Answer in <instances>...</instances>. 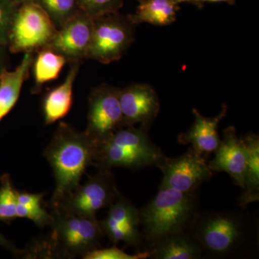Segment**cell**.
<instances>
[{"mask_svg":"<svg viewBox=\"0 0 259 259\" xmlns=\"http://www.w3.org/2000/svg\"><path fill=\"white\" fill-rule=\"evenodd\" d=\"M245 209L199 211L189 232L202 248L203 257L238 258L255 253L258 223Z\"/></svg>","mask_w":259,"mask_h":259,"instance_id":"cell-1","label":"cell"},{"mask_svg":"<svg viewBox=\"0 0 259 259\" xmlns=\"http://www.w3.org/2000/svg\"><path fill=\"white\" fill-rule=\"evenodd\" d=\"M97 146L84 132L61 122L44 152L50 163L56 187L52 207L61 203L80 185L89 166L93 165Z\"/></svg>","mask_w":259,"mask_h":259,"instance_id":"cell-2","label":"cell"},{"mask_svg":"<svg viewBox=\"0 0 259 259\" xmlns=\"http://www.w3.org/2000/svg\"><path fill=\"white\" fill-rule=\"evenodd\" d=\"M199 210V192L159 188L154 198L139 210L144 250L167 237L189 231Z\"/></svg>","mask_w":259,"mask_h":259,"instance_id":"cell-3","label":"cell"},{"mask_svg":"<svg viewBox=\"0 0 259 259\" xmlns=\"http://www.w3.org/2000/svg\"><path fill=\"white\" fill-rule=\"evenodd\" d=\"M149 128L144 125L120 127L97 146L93 166L102 171L115 167L136 171L145 167L158 166L166 156L151 141Z\"/></svg>","mask_w":259,"mask_h":259,"instance_id":"cell-4","label":"cell"},{"mask_svg":"<svg viewBox=\"0 0 259 259\" xmlns=\"http://www.w3.org/2000/svg\"><path fill=\"white\" fill-rule=\"evenodd\" d=\"M51 227L53 248L64 256H84L89 252L101 247L102 231L97 217H86L66 212L53 207Z\"/></svg>","mask_w":259,"mask_h":259,"instance_id":"cell-5","label":"cell"},{"mask_svg":"<svg viewBox=\"0 0 259 259\" xmlns=\"http://www.w3.org/2000/svg\"><path fill=\"white\" fill-rule=\"evenodd\" d=\"M58 28L50 17L32 1L18 5L8 38L10 52H36L49 45Z\"/></svg>","mask_w":259,"mask_h":259,"instance_id":"cell-6","label":"cell"},{"mask_svg":"<svg viewBox=\"0 0 259 259\" xmlns=\"http://www.w3.org/2000/svg\"><path fill=\"white\" fill-rule=\"evenodd\" d=\"M135 27L127 16L119 13L93 18L87 59L103 64L120 60L134 41Z\"/></svg>","mask_w":259,"mask_h":259,"instance_id":"cell-7","label":"cell"},{"mask_svg":"<svg viewBox=\"0 0 259 259\" xmlns=\"http://www.w3.org/2000/svg\"><path fill=\"white\" fill-rule=\"evenodd\" d=\"M119 89L102 83L89 95L88 125L84 133L96 146L105 143L122 125Z\"/></svg>","mask_w":259,"mask_h":259,"instance_id":"cell-8","label":"cell"},{"mask_svg":"<svg viewBox=\"0 0 259 259\" xmlns=\"http://www.w3.org/2000/svg\"><path fill=\"white\" fill-rule=\"evenodd\" d=\"M115 177L110 170L98 172L83 185L81 184L68 194L59 207L70 214L86 217H96L100 209L110 207L117 197L118 192Z\"/></svg>","mask_w":259,"mask_h":259,"instance_id":"cell-9","label":"cell"},{"mask_svg":"<svg viewBox=\"0 0 259 259\" xmlns=\"http://www.w3.org/2000/svg\"><path fill=\"white\" fill-rule=\"evenodd\" d=\"M157 167L163 175L160 188L171 189L184 193L199 192L202 184L212 176L205 156L191 148L178 157L165 156Z\"/></svg>","mask_w":259,"mask_h":259,"instance_id":"cell-10","label":"cell"},{"mask_svg":"<svg viewBox=\"0 0 259 259\" xmlns=\"http://www.w3.org/2000/svg\"><path fill=\"white\" fill-rule=\"evenodd\" d=\"M108 208L106 218L100 221L105 236L115 245L122 242L126 246L144 248L139 209L120 191Z\"/></svg>","mask_w":259,"mask_h":259,"instance_id":"cell-11","label":"cell"},{"mask_svg":"<svg viewBox=\"0 0 259 259\" xmlns=\"http://www.w3.org/2000/svg\"><path fill=\"white\" fill-rule=\"evenodd\" d=\"M93 28V18L79 11L58 29L55 36L46 48L64 56L69 63L83 61L88 56Z\"/></svg>","mask_w":259,"mask_h":259,"instance_id":"cell-12","label":"cell"},{"mask_svg":"<svg viewBox=\"0 0 259 259\" xmlns=\"http://www.w3.org/2000/svg\"><path fill=\"white\" fill-rule=\"evenodd\" d=\"M122 125L139 124L150 127L160 111V101L154 89L146 83H134L119 89Z\"/></svg>","mask_w":259,"mask_h":259,"instance_id":"cell-13","label":"cell"},{"mask_svg":"<svg viewBox=\"0 0 259 259\" xmlns=\"http://www.w3.org/2000/svg\"><path fill=\"white\" fill-rule=\"evenodd\" d=\"M208 163L211 171L226 172L243 189L248 161V150L243 138L237 136L234 126L223 131V139Z\"/></svg>","mask_w":259,"mask_h":259,"instance_id":"cell-14","label":"cell"},{"mask_svg":"<svg viewBox=\"0 0 259 259\" xmlns=\"http://www.w3.org/2000/svg\"><path fill=\"white\" fill-rule=\"evenodd\" d=\"M227 112L228 106L225 104L221 112L214 117H204L198 110L193 109V125L187 132L179 136L178 142L181 144L192 145L191 148L202 156H208L214 153L221 144L218 133L220 122L226 117Z\"/></svg>","mask_w":259,"mask_h":259,"instance_id":"cell-15","label":"cell"},{"mask_svg":"<svg viewBox=\"0 0 259 259\" xmlns=\"http://www.w3.org/2000/svg\"><path fill=\"white\" fill-rule=\"evenodd\" d=\"M69 69L64 82L45 95L42 101V113L47 125H52L64 118L72 107L73 87L82 61L69 62Z\"/></svg>","mask_w":259,"mask_h":259,"instance_id":"cell-16","label":"cell"},{"mask_svg":"<svg viewBox=\"0 0 259 259\" xmlns=\"http://www.w3.org/2000/svg\"><path fill=\"white\" fill-rule=\"evenodd\" d=\"M35 53H25L21 63L13 71L4 68L0 73V122L18 102L24 82L32 69Z\"/></svg>","mask_w":259,"mask_h":259,"instance_id":"cell-17","label":"cell"},{"mask_svg":"<svg viewBox=\"0 0 259 259\" xmlns=\"http://www.w3.org/2000/svg\"><path fill=\"white\" fill-rule=\"evenodd\" d=\"M153 259H199L203 252L198 242L189 231L172 235L158 242L149 250Z\"/></svg>","mask_w":259,"mask_h":259,"instance_id":"cell-18","label":"cell"},{"mask_svg":"<svg viewBox=\"0 0 259 259\" xmlns=\"http://www.w3.org/2000/svg\"><path fill=\"white\" fill-rule=\"evenodd\" d=\"M242 138L248 150V161L238 207L246 208L248 204L259 199V137L258 135L250 133Z\"/></svg>","mask_w":259,"mask_h":259,"instance_id":"cell-19","label":"cell"},{"mask_svg":"<svg viewBox=\"0 0 259 259\" xmlns=\"http://www.w3.org/2000/svg\"><path fill=\"white\" fill-rule=\"evenodd\" d=\"M139 3L134 14L127 18L134 25L147 23L158 26H166L177 20L179 5L170 0H137Z\"/></svg>","mask_w":259,"mask_h":259,"instance_id":"cell-20","label":"cell"},{"mask_svg":"<svg viewBox=\"0 0 259 259\" xmlns=\"http://www.w3.org/2000/svg\"><path fill=\"white\" fill-rule=\"evenodd\" d=\"M66 63L69 61L64 56L47 48L37 51L32 66L34 79L32 93H40L46 83L57 79Z\"/></svg>","mask_w":259,"mask_h":259,"instance_id":"cell-21","label":"cell"},{"mask_svg":"<svg viewBox=\"0 0 259 259\" xmlns=\"http://www.w3.org/2000/svg\"><path fill=\"white\" fill-rule=\"evenodd\" d=\"M44 194H32L18 192L17 218H26L39 228L50 226L53 222V214L42 208Z\"/></svg>","mask_w":259,"mask_h":259,"instance_id":"cell-22","label":"cell"},{"mask_svg":"<svg viewBox=\"0 0 259 259\" xmlns=\"http://www.w3.org/2000/svg\"><path fill=\"white\" fill-rule=\"evenodd\" d=\"M50 17L56 28H61L80 11L76 0H32Z\"/></svg>","mask_w":259,"mask_h":259,"instance_id":"cell-23","label":"cell"},{"mask_svg":"<svg viewBox=\"0 0 259 259\" xmlns=\"http://www.w3.org/2000/svg\"><path fill=\"white\" fill-rule=\"evenodd\" d=\"M18 191L13 187L8 174L1 177L0 186V222L8 223L16 219Z\"/></svg>","mask_w":259,"mask_h":259,"instance_id":"cell-24","label":"cell"},{"mask_svg":"<svg viewBox=\"0 0 259 259\" xmlns=\"http://www.w3.org/2000/svg\"><path fill=\"white\" fill-rule=\"evenodd\" d=\"M80 11L92 18L119 13L124 0H76Z\"/></svg>","mask_w":259,"mask_h":259,"instance_id":"cell-25","label":"cell"},{"mask_svg":"<svg viewBox=\"0 0 259 259\" xmlns=\"http://www.w3.org/2000/svg\"><path fill=\"white\" fill-rule=\"evenodd\" d=\"M18 5L11 0H0V47H8L13 17Z\"/></svg>","mask_w":259,"mask_h":259,"instance_id":"cell-26","label":"cell"},{"mask_svg":"<svg viewBox=\"0 0 259 259\" xmlns=\"http://www.w3.org/2000/svg\"><path fill=\"white\" fill-rule=\"evenodd\" d=\"M149 258V252L148 250L137 252L136 254H128L124 250L116 247L101 248L92 250L87 253L83 258L84 259H146Z\"/></svg>","mask_w":259,"mask_h":259,"instance_id":"cell-27","label":"cell"},{"mask_svg":"<svg viewBox=\"0 0 259 259\" xmlns=\"http://www.w3.org/2000/svg\"><path fill=\"white\" fill-rule=\"evenodd\" d=\"M226 3L229 5H234L235 3H236V0H191L190 3L197 5V7L200 8V7L204 5V3Z\"/></svg>","mask_w":259,"mask_h":259,"instance_id":"cell-28","label":"cell"},{"mask_svg":"<svg viewBox=\"0 0 259 259\" xmlns=\"http://www.w3.org/2000/svg\"><path fill=\"white\" fill-rule=\"evenodd\" d=\"M0 245H1V246L4 247L5 248H7V249L10 250V251L13 252V253H20V250L17 249L14 245L12 244V243H10V242L8 241L7 238H5V237L1 234V233H0Z\"/></svg>","mask_w":259,"mask_h":259,"instance_id":"cell-29","label":"cell"},{"mask_svg":"<svg viewBox=\"0 0 259 259\" xmlns=\"http://www.w3.org/2000/svg\"><path fill=\"white\" fill-rule=\"evenodd\" d=\"M5 48L0 47V73L4 69V63H5Z\"/></svg>","mask_w":259,"mask_h":259,"instance_id":"cell-30","label":"cell"},{"mask_svg":"<svg viewBox=\"0 0 259 259\" xmlns=\"http://www.w3.org/2000/svg\"><path fill=\"white\" fill-rule=\"evenodd\" d=\"M170 1L177 5L180 4V3H191V0H170Z\"/></svg>","mask_w":259,"mask_h":259,"instance_id":"cell-31","label":"cell"},{"mask_svg":"<svg viewBox=\"0 0 259 259\" xmlns=\"http://www.w3.org/2000/svg\"><path fill=\"white\" fill-rule=\"evenodd\" d=\"M12 2L16 4L17 5H19L22 4V3H26V2L32 1V0H11Z\"/></svg>","mask_w":259,"mask_h":259,"instance_id":"cell-32","label":"cell"}]
</instances>
